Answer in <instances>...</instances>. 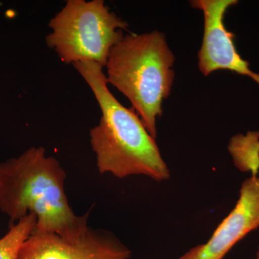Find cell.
I'll return each instance as SVG.
<instances>
[{"label":"cell","instance_id":"obj_3","mask_svg":"<svg viewBox=\"0 0 259 259\" xmlns=\"http://www.w3.org/2000/svg\"><path fill=\"white\" fill-rule=\"evenodd\" d=\"M175 56L163 32L128 33L112 48L105 67L107 83L128 99L153 139L162 105L175 81Z\"/></svg>","mask_w":259,"mask_h":259},{"label":"cell","instance_id":"obj_6","mask_svg":"<svg viewBox=\"0 0 259 259\" xmlns=\"http://www.w3.org/2000/svg\"><path fill=\"white\" fill-rule=\"evenodd\" d=\"M236 0H194L191 6L200 10L204 15V35L198 53L199 71L208 76L217 70L226 69L249 76L259 84V74L250 69L235 47L232 32L224 25V17Z\"/></svg>","mask_w":259,"mask_h":259},{"label":"cell","instance_id":"obj_1","mask_svg":"<svg viewBox=\"0 0 259 259\" xmlns=\"http://www.w3.org/2000/svg\"><path fill=\"white\" fill-rule=\"evenodd\" d=\"M73 66L91 89L102 112L100 122L90 134L99 172L119 179L144 175L158 182L168 180L169 168L156 141L136 112L112 95L103 66L93 61Z\"/></svg>","mask_w":259,"mask_h":259},{"label":"cell","instance_id":"obj_5","mask_svg":"<svg viewBox=\"0 0 259 259\" xmlns=\"http://www.w3.org/2000/svg\"><path fill=\"white\" fill-rule=\"evenodd\" d=\"M131 250L109 232L87 225L69 236L44 233L34 228L18 259H129Z\"/></svg>","mask_w":259,"mask_h":259},{"label":"cell","instance_id":"obj_2","mask_svg":"<svg viewBox=\"0 0 259 259\" xmlns=\"http://www.w3.org/2000/svg\"><path fill=\"white\" fill-rule=\"evenodd\" d=\"M65 179L60 163L45 148H28L0 163V211L12 222L33 214L40 232L75 234L88 225V214L76 215L70 207Z\"/></svg>","mask_w":259,"mask_h":259},{"label":"cell","instance_id":"obj_7","mask_svg":"<svg viewBox=\"0 0 259 259\" xmlns=\"http://www.w3.org/2000/svg\"><path fill=\"white\" fill-rule=\"evenodd\" d=\"M259 227V177L243 182L234 209L204 244L194 246L179 259H223L233 246Z\"/></svg>","mask_w":259,"mask_h":259},{"label":"cell","instance_id":"obj_10","mask_svg":"<svg viewBox=\"0 0 259 259\" xmlns=\"http://www.w3.org/2000/svg\"><path fill=\"white\" fill-rule=\"evenodd\" d=\"M256 259H259V250L258 252H257Z\"/></svg>","mask_w":259,"mask_h":259},{"label":"cell","instance_id":"obj_4","mask_svg":"<svg viewBox=\"0 0 259 259\" xmlns=\"http://www.w3.org/2000/svg\"><path fill=\"white\" fill-rule=\"evenodd\" d=\"M49 27L46 42L62 62L93 61L105 67L109 53L123 37L128 24L103 0H68Z\"/></svg>","mask_w":259,"mask_h":259},{"label":"cell","instance_id":"obj_8","mask_svg":"<svg viewBox=\"0 0 259 259\" xmlns=\"http://www.w3.org/2000/svg\"><path fill=\"white\" fill-rule=\"evenodd\" d=\"M258 139L259 132H248L246 136L233 137L228 146L237 168L251 172L252 176H257L259 170Z\"/></svg>","mask_w":259,"mask_h":259},{"label":"cell","instance_id":"obj_9","mask_svg":"<svg viewBox=\"0 0 259 259\" xmlns=\"http://www.w3.org/2000/svg\"><path fill=\"white\" fill-rule=\"evenodd\" d=\"M37 218L28 214L13 223L10 230L0 238V259H18L19 253L36 225Z\"/></svg>","mask_w":259,"mask_h":259}]
</instances>
